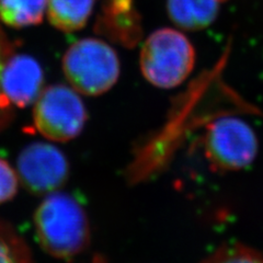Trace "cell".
<instances>
[{"label": "cell", "instance_id": "6da1fadb", "mask_svg": "<svg viewBox=\"0 0 263 263\" xmlns=\"http://www.w3.org/2000/svg\"><path fill=\"white\" fill-rule=\"evenodd\" d=\"M33 221L41 248L56 259H73L89 246L87 213L69 194L49 193L37 206Z\"/></svg>", "mask_w": 263, "mask_h": 263}, {"label": "cell", "instance_id": "7a4b0ae2", "mask_svg": "<svg viewBox=\"0 0 263 263\" xmlns=\"http://www.w3.org/2000/svg\"><path fill=\"white\" fill-rule=\"evenodd\" d=\"M63 71L78 93L97 97L108 92L119 80L117 52L104 41L88 37L70 45L62 61Z\"/></svg>", "mask_w": 263, "mask_h": 263}, {"label": "cell", "instance_id": "3957f363", "mask_svg": "<svg viewBox=\"0 0 263 263\" xmlns=\"http://www.w3.org/2000/svg\"><path fill=\"white\" fill-rule=\"evenodd\" d=\"M195 64L192 43L182 33L162 28L146 39L139 56L144 78L157 88L180 86L190 76Z\"/></svg>", "mask_w": 263, "mask_h": 263}, {"label": "cell", "instance_id": "277c9868", "mask_svg": "<svg viewBox=\"0 0 263 263\" xmlns=\"http://www.w3.org/2000/svg\"><path fill=\"white\" fill-rule=\"evenodd\" d=\"M203 148L205 158L214 171H239L249 167L256 158L258 138L245 121L224 117L208 125Z\"/></svg>", "mask_w": 263, "mask_h": 263}, {"label": "cell", "instance_id": "5b68a950", "mask_svg": "<svg viewBox=\"0 0 263 263\" xmlns=\"http://www.w3.org/2000/svg\"><path fill=\"white\" fill-rule=\"evenodd\" d=\"M88 113L75 89L48 86L41 91L33 108V124L44 138L69 142L85 127Z\"/></svg>", "mask_w": 263, "mask_h": 263}, {"label": "cell", "instance_id": "8992f818", "mask_svg": "<svg viewBox=\"0 0 263 263\" xmlns=\"http://www.w3.org/2000/svg\"><path fill=\"white\" fill-rule=\"evenodd\" d=\"M16 174L30 193L49 194L68 180L69 163L57 147L42 142L32 143L19 154Z\"/></svg>", "mask_w": 263, "mask_h": 263}, {"label": "cell", "instance_id": "52a82bcc", "mask_svg": "<svg viewBox=\"0 0 263 263\" xmlns=\"http://www.w3.org/2000/svg\"><path fill=\"white\" fill-rule=\"evenodd\" d=\"M44 73L39 62L23 54H12L4 65L0 88L13 106L26 108L34 103L43 90Z\"/></svg>", "mask_w": 263, "mask_h": 263}, {"label": "cell", "instance_id": "ba28073f", "mask_svg": "<svg viewBox=\"0 0 263 263\" xmlns=\"http://www.w3.org/2000/svg\"><path fill=\"white\" fill-rule=\"evenodd\" d=\"M101 22V28L109 36L125 45H134L141 34V23L133 0H109Z\"/></svg>", "mask_w": 263, "mask_h": 263}, {"label": "cell", "instance_id": "9c48e42d", "mask_svg": "<svg viewBox=\"0 0 263 263\" xmlns=\"http://www.w3.org/2000/svg\"><path fill=\"white\" fill-rule=\"evenodd\" d=\"M218 0H168L167 12L177 27L197 31L209 27L216 19Z\"/></svg>", "mask_w": 263, "mask_h": 263}, {"label": "cell", "instance_id": "30bf717a", "mask_svg": "<svg viewBox=\"0 0 263 263\" xmlns=\"http://www.w3.org/2000/svg\"><path fill=\"white\" fill-rule=\"evenodd\" d=\"M95 5L96 0H47L46 15L57 30L75 32L86 26Z\"/></svg>", "mask_w": 263, "mask_h": 263}, {"label": "cell", "instance_id": "8fae6325", "mask_svg": "<svg viewBox=\"0 0 263 263\" xmlns=\"http://www.w3.org/2000/svg\"><path fill=\"white\" fill-rule=\"evenodd\" d=\"M47 0H0V20L8 27L22 29L43 21Z\"/></svg>", "mask_w": 263, "mask_h": 263}, {"label": "cell", "instance_id": "7c38bea8", "mask_svg": "<svg viewBox=\"0 0 263 263\" xmlns=\"http://www.w3.org/2000/svg\"><path fill=\"white\" fill-rule=\"evenodd\" d=\"M0 263H32L27 242L3 219H0Z\"/></svg>", "mask_w": 263, "mask_h": 263}, {"label": "cell", "instance_id": "4fadbf2b", "mask_svg": "<svg viewBox=\"0 0 263 263\" xmlns=\"http://www.w3.org/2000/svg\"><path fill=\"white\" fill-rule=\"evenodd\" d=\"M202 263H263V254L240 243H228L219 247Z\"/></svg>", "mask_w": 263, "mask_h": 263}, {"label": "cell", "instance_id": "5bb4252c", "mask_svg": "<svg viewBox=\"0 0 263 263\" xmlns=\"http://www.w3.org/2000/svg\"><path fill=\"white\" fill-rule=\"evenodd\" d=\"M14 43L7 36L6 32L0 27V75H2L4 65L7 60L14 54ZM13 115V105L4 96L2 88H0V132L10 124Z\"/></svg>", "mask_w": 263, "mask_h": 263}, {"label": "cell", "instance_id": "9a60e30c", "mask_svg": "<svg viewBox=\"0 0 263 263\" xmlns=\"http://www.w3.org/2000/svg\"><path fill=\"white\" fill-rule=\"evenodd\" d=\"M19 177L11 164L0 158V204L11 201L18 193Z\"/></svg>", "mask_w": 263, "mask_h": 263}, {"label": "cell", "instance_id": "2e32d148", "mask_svg": "<svg viewBox=\"0 0 263 263\" xmlns=\"http://www.w3.org/2000/svg\"><path fill=\"white\" fill-rule=\"evenodd\" d=\"M218 2H219V3H221V2H225V0H218Z\"/></svg>", "mask_w": 263, "mask_h": 263}]
</instances>
